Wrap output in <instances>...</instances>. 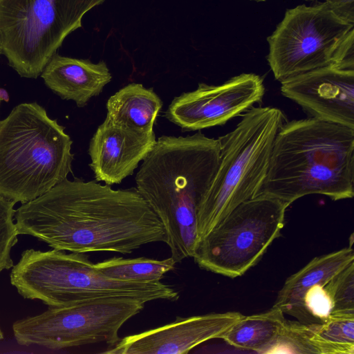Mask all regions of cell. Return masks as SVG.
<instances>
[{
	"label": "cell",
	"mask_w": 354,
	"mask_h": 354,
	"mask_svg": "<svg viewBox=\"0 0 354 354\" xmlns=\"http://www.w3.org/2000/svg\"><path fill=\"white\" fill-rule=\"evenodd\" d=\"M19 234L71 252L132 253L167 241L163 224L136 188L114 189L67 178L23 203L15 215Z\"/></svg>",
	"instance_id": "1"
},
{
	"label": "cell",
	"mask_w": 354,
	"mask_h": 354,
	"mask_svg": "<svg viewBox=\"0 0 354 354\" xmlns=\"http://www.w3.org/2000/svg\"><path fill=\"white\" fill-rule=\"evenodd\" d=\"M218 139L198 131L162 136L142 160L136 189L164 225L176 263L193 257L199 242L197 209L219 162Z\"/></svg>",
	"instance_id": "2"
},
{
	"label": "cell",
	"mask_w": 354,
	"mask_h": 354,
	"mask_svg": "<svg viewBox=\"0 0 354 354\" xmlns=\"http://www.w3.org/2000/svg\"><path fill=\"white\" fill-rule=\"evenodd\" d=\"M259 194L288 207L310 194L333 201L353 198L354 129L311 117L283 123Z\"/></svg>",
	"instance_id": "3"
},
{
	"label": "cell",
	"mask_w": 354,
	"mask_h": 354,
	"mask_svg": "<svg viewBox=\"0 0 354 354\" xmlns=\"http://www.w3.org/2000/svg\"><path fill=\"white\" fill-rule=\"evenodd\" d=\"M72 144L37 102L16 106L0 120V196L23 204L66 179Z\"/></svg>",
	"instance_id": "4"
},
{
	"label": "cell",
	"mask_w": 354,
	"mask_h": 354,
	"mask_svg": "<svg viewBox=\"0 0 354 354\" xmlns=\"http://www.w3.org/2000/svg\"><path fill=\"white\" fill-rule=\"evenodd\" d=\"M283 121L278 108L252 107L232 131L217 138L218 165L197 209L199 241L236 207L257 196Z\"/></svg>",
	"instance_id": "5"
},
{
	"label": "cell",
	"mask_w": 354,
	"mask_h": 354,
	"mask_svg": "<svg viewBox=\"0 0 354 354\" xmlns=\"http://www.w3.org/2000/svg\"><path fill=\"white\" fill-rule=\"evenodd\" d=\"M84 253L28 249L10 274L11 284L24 298L62 307L85 301L122 297L175 301L179 293L162 282L116 280L97 270Z\"/></svg>",
	"instance_id": "6"
},
{
	"label": "cell",
	"mask_w": 354,
	"mask_h": 354,
	"mask_svg": "<svg viewBox=\"0 0 354 354\" xmlns=\"http://www.w3.org/2000/svg\"><path fill=\"white\" fill-rule=\"evenodd\" d=\"M104 0H0L2 54L21 76L36 79L84 15Z\"/></svg>",
	"instance_id": "7"
},
{
	"label": "cell",
	"mask_w": 354,
	"mask_h": 354,
	"mask_svg": "<svg viewBox=\"0 0 354 354\" xmlns=\"http://www.w3.org/2000/svg\"><path fill=\"white\" fill-rule=\"evenodd\" d=\"M288 207L261 194L243 202L199 241L195 262L201 269L230 278L243 275L280 236Z\"/></svg>",
	"instance_id": "8"
},
{
	"label": "cell",
	"mask_w": 354,
	"mask_h": 354,
	"mask_svg": "<svg viewBox=\"0 0 354 354\" xmlns=\"http://www.w3.org/2000/svg\"><path fill=\"white\" fill-rule=\"evenodd\" d=\"M146 303L134 299H95L62 307L15 321L12 332L18 344L51 350L106 344L109 348L120 340L119 330L138 314Z\"/></svg>",
	"instance_id": "9"
},
{
	"label": "cell",
	"mask_w": 354,
	"mask_h": 354,
	"mask_svg": "<svg viewBox=\"0 0 354 354\" xmlns=\"http://www.w3.org/2000/svg\"><path fill=\"white\" fill-rule=\"evenodd\" d=\"M353 28L324 2L287 10L276 30L267 38V60L274 78L282 82L332 66L337 46Z\"/></svg>",
	"instance_id": "10"
},
{
	"label": "cell",
	"mask_w": 354,
	"mask_h": 354,
	"mask_svg": "<svg viewBox=\"0 0 354 354\" xmlns=\"http://www.w3.org/2000/svg\"><path fill=\"white\" fill-rule=\"evenodd\" d=\"M264 93L263 79L254 73L240 74L219 85L200 83L175 97L165 117L183 131L223 125L261 102Z\"/></svg>",
	"instance_id": "11"
},
{
	"label": "cell",
	"mask_w": 354,
	"mask_h": 354,
	"mask_svg": "<svg viewBox=\"0 0 354 354\" xmlns=\"http://www.w3.org/2000/svg\"><path fill=\"white\" fill-rule=\"evenodd\" d=\"M280 89L311 118L354 129V70L317 68L281 82Z\"/></svg>",
	"instance_id": "12"
},
{
	"label": "cell",
	"mask_w": 354,
	"mask_h": 354,
	"mask_svg": "<svg viewBox=\"0 0 354 354\" xmlns=\"http://www.w3.org/2000/svg\"><path fill=\"white\" fill-rule=\"evenodd\" d=\"M243 316L239 312L177 317L171 323L127 336L109 354H183L206 341L221 338Z\"/></svg>",
	"instance_id": "13"
},
{
	"label": "cell",
	"mask_w": 354,
	"mask_h": 354,
	"mask_svg": "<svg viewBox=\"0 0 354 354\" xmlns=\"http://www.w3.org/2000/svg\"><path fill=\"white\" fill-rule=\"evenodd\" d=\"M156 142L154 132L140 133L105 118L88 148L96 181L111 185L132 175Z\"/></svg>",
	"instance_id": "14"
},
{
	"label": "cell",
	"mask_w": 354,
	"mask_h": 354,
	"mask_svg": "<svg viewBox=\"0 0 354 354\" xmlns=\"http://www.w3.org/2000/svg\"><path fill=\"white\" fill-rule=\"evenodd\" d=\"M40 75L47 87L62 99L73 100L78 107H84L98 95L112 78L104 61L94 64L57 53Z\"/></svg>",
	"instance_id": "15"
},
{
	"label": "cell",
	"mask_w": 354,
	"mask_h": 354,
	"mask_svg": "<svg viewBox=\"0 0 354 354\" xmlns=\"http://www.w3.org/2000/svg\"><path fill=\"white\" fill-rule=\"evenodd\" d=\"M353 261L352 245L315 257L286 280L273 306L292 316L308 288L316 284H326Z\"/></svg>",
	"instance_id": "16"
},
{
	"label": "cell",
	"mask_w": 354,
	"mask_h": 354,
	"mask_svg": "<svg viewBox=\"0 0 354 354\" xmlns=\"http://www.w3.org/2000/svg\"><path fill=\"white\" fill-rule=\"evenodd\" d=\"M162 106V100L153 89L131 83L109 98L106 118L140 133H152Z\"/></svg>",
	"instance_id": "17"
},
{
	"label": "cell",
	"mask_w": 354,
	"mask_h": 354,
	"mask_svg": "<svg viewBox=\"0 0 354 354\" xmlns=\"http://www.w3.org/2000/svg\"><path fill=\"white\" fill-rule=\"evenodd\" d=\"M283 315L272 306L263 313L243 315L221 339L234 348L263 353L282 332L286 323Z\"/></svg>",
	"instance_id": "18"
},
{
	"label": "cell",
	"mask_w": 354,
	"mask_h": 354,
	"mask_svg": "<svg viewBox=\"0 0 354 354\" xmlns=\"http://www.w3.org/2000/svg\"><path fill=\"white\" fill-rule=\"evenodd\" d=\"M299 329L308 353L354 354V315H333Z\"/></svg>",
	"instance_id": "19"
},
{
	"label": "cell",
	"mask_w": 354,
	"mask_h": 354,
	"mask_svg": "<svg viewBox=\"0 0 354 354\" xmlns=\"http://www.w3.org/2000/svg\"><path fill=\"white\" fill-rule=\"evenodd\" d=\"M176 261L170 257L158 260L146 257L124 259L113 257L94 264L108 277L132 282H157L174 269Z\"/></svg>",
	"instance_id": "20"
},
{
	"label": "cell",
	"mask_w": 354,
	"mask_h": 354,
	"mask_svg": "<svg viewBox=\"0 0 354 354\" xmlns=\"http://www.w3.org/2000/svg\"><path fill=\"white\" fill-rule=\"evenodd\" d=\"M324 288L333 303V315H354V261L333 277Z\"/></svg>",
	"instance_id": "21"
},
{
	"label": "cell",
	"mask_w": 354,
	"mask_h": 354,
	"mask_svg": "<svg viewBox=\"0 0 354 354\" xmlns=\"http://www.w3.org/2000/svg\"><path fill=\"white\" fill-rule=\"evenodd\" d=\"M15 203L0 196V272L14 266L11 250L17 243L19 235L14 222Z\"/></svg>",
	"instance_id": "22"
},
{
	"label": "cell",
	"mask_w": 354,
	"mask_h": 354,
	"mask_svg": "<svg viewBox=\"0 0 354 354\" xmlns=\"http://www.w3.org/2000/svg\"><path fill=\"white\" fill-rule=\"evenodd\" d=\"M332 66L354 70V28L340 42L335 53Z\"/></svg>",
	"instance_id": "23"
},
{
	"label": "cell",
	"mask_w": 354,
	"mask_h": 354,
	"mask_svg": "<svg viewBox=\"0 0 354 354\" xmlns=\"http://www.w3.org/2000/svg\"><path fill=\"white\" fill-rule=\"evenodd\" d=\"M324 3L337 17L354 26V0H326Z\"/></svg>",
	"instance_id": "24"
},
{
	"label": "cell",
	"mask_w": 354,
	"mask_h": 354,
	"mask_svg": "<svg viewBox=\"0 0 354 354\" xmlns=\"http://www.w3.org/2000/svg\"><path fill=\"white\" fill-rule=\"evenodd\" d=\"M2 54V44H1V39L0 37V55Z\"/></svg>",
	"instance_id": "25"
},
{
	"label": "cell",
	"mask_w": 354,
	"mask_h": 354,
	"mask_svg": "<svg viewBox=\"0 0 354 354\" xmlns=\"http://www.w3.org/2000/svg\"><path fill=\"white\" fill-rule=\"evenodd\" d=\"M252 1H265L266 0H252Z\"/></svg>",
	"instance_id": "26"
},
{
	"label": "cell",
	"mask_w": 354,
	"mask_h": 354,
	"mask_svg": "<svg viewBox=\"0 0 354 354\" xmlns=\"http://www.w3.org/2000/svg\"><path fill=\"white\" fill-rule=\"evenodd\" d=\"M1 100H2V99H1V97L0 96V103H1Z\"/></svg>",
	"instance_id": "27"
},
{
	"label": "cell",
	"mask_w": 354,
	"mask_h": 354,
	"mask_svg": "<svg viewBox=\"0 0 354 354\" xmlns=\"http://www.w3.org/2000/svg\"><path fill=\"white\" fill-rule=\"evenodd\" d=\"M306 1H309V0H306Z\"/></svg>",
	"instance_id": "28"
}]
</instances>
